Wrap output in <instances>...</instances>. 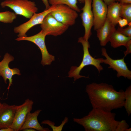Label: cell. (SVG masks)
<instances>
[{"mask_svg": "<svg viewBox=\"0 0 131 131\" xmlns=\"http://www.w3.org/2000/svg\"><path fill=\"white\" fill-rule=\"evenodd\" d=\"M128 23L127 20L124 18H121L118 21V24L120 27L123 28L128 25Z\"/></svg>", "mask_w": 131, "mask_h": 131, "instance_id": "obj_27", "label": "cell"}, {"mask_svg": "<svg viewBox=\"0 0 131 131\" xmlns=\"http://www.w3.org/2000/svg\"><path fill=\"white\" fill-rule=\"evenodd\" d=\"M121 3L119 2H113L107 6L106 18L116 26L121 18L120 15Z\"/></svg>", "mask_w": 131, "mask_h": 131, "instance_id": "obj_17", "label": "cell"}, {"mask_svg": "<svg viewBox=\"0 0 131 131\" xmlns=\"http://www.w3.org/2000/svg\"><path fill=\"white\" fill-rule=\"evenodd\" d=\"M22 131H36L35 130L32 128H27L23 130Z\"/></svg>", "mask_w": 131, "mask_h": 131, "instance_id": "obj_32", "label": "cell"}, {"mask_svg": "<svg viewBox=\"0 0 131 131\" xmlns=\"http://www.w3.org/2000/svg\"><path fill=\"white\" fill-rule=\"evenodd\" d=\"M124 101L123 107L126 111L128 116L131 113V86H129L124 91Z\"/></svg>", "mask_w": 131, "mask_h": 131, "instance_id": "obj_21", "label": "cell"}, {"mask_svg": "<svg viewBox=\"0 0 131 131\" xmlns=\"http://www.w3.org/2000/svg\"><path fill=\"white\" fill-rule=\"evenodd\" d=\"M17 17V15L14 12L7 11L0 12V22L6 23H12Z\"/></svg>", "mask_w": 131, "mask_h": 131, "instance_id": "obj_22", "label": "cell"}, {"mask_svg": "<svg viewBox=\"0 0 131 131\" xmlns=\"http://www.w3.org/2000/svg\"><path fill=\"white\" fill-rule=\"evenodd\" d=\"M45 7V9H48L50 6L48 0H41Z\"/></svg>", "mask_w": 131, "mask_h": 131, "instance_id": "obj_29", "label": "cell"}, {"mask_svg": "<svg viewBox=\"0 0 131 131\" xmlns=\"http://www.w3.org/2000/svg\"><path fill=\"white\" fill-rule=\"evenodd\" d=\"M78 1L82 3H84L85 0H77Z\"/></svg>", "mask_w": 131, "mask_h": 131, "instance_id": "obj_33", "label": "cell"}, {"mask_svg": "<svg viewBox=\"0 0 131 131\" xmlns=\"http://www.w3.org/2000/svg\"><path fill=\"white\" fill-rule=\"evenodd\" d=\"M68 121V118L66 117L60 125L58 126H55V124L54 122L49 120H44L41 122V123L48 125L52 129L53 131H61L64 125Z\"/></svg>", "mask_w": 131, "mask_h": 131, "instance_id": "obj_23", "label": "cell"}, {"mask_svg": "<svg viewBox=\"0 0 131 131\" xmlns=\"http://www.w3.org/2000/svg\"><path fill=\"white\" fill-rule=\"evenodd\" d=\"M115 26L106 18L102 26L96 30L101 46H105L109 41L111 36L116 30Z\"/></svg>", "mask_w": 131, "mask_h": 131, "instance_id": "obj_15", "label": "cell"}, {"mask_svg": "<svg viewBox=\"0 0 131 131\" xmlns=\"http://www.w3.org/2000/svg\"><path fill=\"white\" fill-rule=\"evenodd\" d=\"M131 131V128H129V125L125 120L119 121L115 131Z\"/></svg>", "mask_w": 131, "mask_h": 131, "instance_id": "obj_24", "label": "cell"}, {"mask_svg": "<svg viewBox=\"0 0 131 131\" xmlns=\"http://www.w3.org/2000/svg\"><path fill=\"white\" fill-rule=\"evenodd\" d=\"M92 3L94 28L96 31L102 26L106 19L107 5L102 0H92Z\"/></svg>", "mask_w": 131, "mask_h": 131, "instance_id": "obj_13", "label": "cell"}, {"mask_svg": "<svg viewBox=\"0 0 131 131\" xmlns=\"http://www.w3.org/2000/svg\"><path fill=\"white\" fill-rule=\"evenodd\" d=\"M14 57L10 54L6 53L4 56L2 60L0 62V76L3 78L4 82L7 83V80H9V83L7 89L9 90L10 87L12 84L13 76L15 74L21 75L20 71L18 68H11L9 64V63L13 61Z\"/></svg>", "mask_w": 131, "mask_h": 131, "instance_id": "obj_12", "label": "cell"}, {"mask_svg": "<svg viewBox=\"0 0 131 131\" xmlns=\"http://www.w3.org/2000/svg\"><path fill=\"white\" fill-rule=\"evenodd\" d=\"M92 0H85L84 6L80 16L82 24L85 30V33L83 38L88 41L91 35V29L94 25V18L92 10Z\"/></svg>", "mask_w": 131, "mask_h": 131, "instance_id": "obj_10", "label": "cell"}, {"mask_svg": "<svg viewBox=\"0 0 131 131\" xmlns=\"http://www.w3.org/2000/svg\"><path fill=\"white\" fill-rule=\"evenodd\" d=\"M2 8H9L16 15L30 19L38 9L34 1L29 0H5L0 4Z\"/></svg>", "mask_w": 131, "mask_h": 131, "instance_id": "obj_4", "label": "cell"}, {"mask_svg": "<svg viewBox=\"0 0 131 131\" xmlns=\"http://www.w3.org/2000/svg\"><path fill=\"white\" fill-rule=\"evenodd\" d=\"M1 104H2V103H0V106H1Z\"/></svg>", "mask_w": 131, "mask_h": 131, "instance_id": "obj_34", "label": "cell"}, {"mask_svg": "<svg viewBox=\"0 0 131 131\" xmlns=\"http://www.w3.org/2000/svg\"><path fill=\"white\" fill-rule=\"evenodd\" d=\"M119 2L121 3L131 4V0H120Z\"/></svg>", "mask_w": 131, "mask_h": 131, "instance_id": "obj_30", "label": "cell"}, {"mask_svg": "<svg viewBox=\"0 0 131 131\" xmlns=\"http://www.w3.org/2000/svg\"><path fill=\"white\" fill-rule=\"evenodd\" d=\"M120 3V17L127 20L128 23L131 22V4Z\"/></svg>", "mask_w": 131, "mask_h": 131, "instance_id": "obj_20", "label": "cell"}, {"mask_svg": "<svg viewBox=\"0 0 131 131\" xmlns=\"http://www.w3.org/2000/svg\"><path fill=\"white\" fill-rule=\"evenodd\" d=\"M131 40V37L126 36L116 30L111 36L109 41L112 47L115 48L121 46H125Z\"/></svg>", "mask_w": 131, "mask_h": 131, "instance_id": "obj_18", "label": "cell"}, {"mask_svg": "<svg viewBox=\"0 0 131 131\" xmlns=\"http://www.w3.org/2000/svg\"><path fill=\"white\" fill-rule=\"evenodd\" d=\"M50 14L58 21L68 26L74 25L78 16L77 12L66 5H56Z\"/></svg>", "mask_w": 131, "mask_h": 131, "instance_id": "obj_8", "label": "cell"}, {"mask_svg": "<svg viewBox=\"0 0 131 131\" xmlns=\"http://www.w3.org/2000/svg\"><path fill=\"white\" fill-rule=\"evenodd\" d=\"M41 111L38 109L33 113L29 112L27 114L25 121L19 131L27 128L34 129L36 131H49L48 128H43L39 123L37 119L38 116Z\"/></svg>", "mask_w": 131, "mask_h": 131, "instance_id": "obj_16", "label": "cell"}, {"mask_svg": "<svg viewBox=\"0 0 131 131\" xmlns=\"http://www.w3.org/2000/svg\"><path fill=\"white\" fill-rule=\"evenodd\" d=\"M56 7V5L50 6L48 9L42 12L35 13L28 21L15 27L14 32L18 34V37L27 36L26 34L30 29L36 25L40 24L45 16L55 10Z\"/></svg>", "mask_w": 131, "mask_h": 131, "instance_id": "obj_9", "label": "cell"}, {"mask_svg": "<svg viewBox=\"0 0 131 131\" xmlns=\"http://www.w3.org/2000/svg\"><path fill=\"white\" fill-rule=\"evenodd\" d=\"M85 91L93 108L111 111L123 107L124 91H116L111 85L94 82L86 85Z\"/></svg>", "mask_w": 131, "mask_h": 131, "instance_id": "obj_1", "label": "cell"}, {"mask_svg": "<svg viewBox=\"0 0 131 131\" xmlns=\"http://www.w3.org/2000/svg\"><path fill=\"white\" fill-rule=\"evenodd\" d=\"M78 42L81 43L83 47V54L82 59L78 66L71 67L68 76L69 78H73L74 81L82 78H89L80 74L81 71L86 66L91 65L94 66L98 70L99 74L103 70L101 65L102 63L101 58H95L90 55L89 50L90 45L88 41L85 40L82 37H81L79 38Z\"/></svg>", "mask_w": 131, "mask_h": 131, "instance_id": "obj_3", "label": "cell"}, {"mask_svg": "<svg viewBox=\"0 0 131 131\" xmlns=\"http://www.w3.org/2000/svg\"><path fill=\"white\" fill-rule=\"evenodd\" d=\"M101 52L102 55L106 57L105 59L101 58L102 63L108 65V68H112L116 71L117 77L123 76L128 79H131V71L124 61V57L120 59H113L108 55L106 49L104 48H102Z\"/></svg>", "mask_w": 131, "mask_h": 131, "instance_id": "obj_6", "label": "cell"}, {"mask_svg": "<svg viewBox=\"0 0 131 131\" xmlns=\"http://www.w3.org/2000/svg\"><path fill=\"white\" fill-rule=\"evenodd\" d=\"M33 103L32 100L28 98L22 104L16 105L14 119L10 127L14 131H19L25 121L27 114L32 110Z\"/></svg>", "mask_w": 131, "mask_h": 131, "instance_id": "obj_11", "label": "cell"}, {"mask_svg": "<svg viewBox=\"0 0 131 131\" xmlns=\"http://www.w3.org/2000/svg\"><path fill=\"white\" fill-rule=\"evenodd\" d=\"M111 111L93 108L88 115L73 121L83 126L85 131H115L119 121Z\"/></svg>", "mask_w": 131, "mask_h": 131, "instance_id": "obj_2", "label": "cell"}, {"mask_svg": "<svg viewBox=\"0 0 131 131\" xmlns=\"http://www.w3.org/2000/svg\"><path fill=\"white\" fill-rule=\"evenodd\" d=\"M49 3L51 6L58 5H66L77 12H80V9L77 5V0H48Z\"/></svg>", "mask_w": 131, "mask_h": 131, "instance_id": "obj_19", "label": "cell"}, {"mask_svg": "<svg viewBox=\"0 0 131 131\" xmlns=\"http://www.w3.org/2000/svg\"><path fill=\"white\" fill-rule=\"evenodd\" d=\"M0 131H14L13 130L10 128L0 129Z\"/></svg>", "mask_w": 131, "mask_h": 131, "instance_id": "obj_31", "label": "cell"}, {"mask_svg": "<svg viewBox=\"0 0 131 131\" xmlns=\"http://www.w3.org/2000/svg\"><path fill=\"white\" fill-rule=\"evenodd\" d=\"M126 48V50L124 52V57L131 53V40L129 41L125 46Z\"/></svg>", "mask_w": 131, "mask_h": 131, "instance_id": "obj_26", "label": "cell"}, {"mask_svg": "<svg viewBox=\"0 0 131 131\" xmlns=\"http://www.w3.org/2000/svg\"><path fill=\"white\" fill-rule=\"evenodd\" d=\"M40 25L41 31L46 36L51 35L57 36L61 35L69 27L58 21L50 13L45 16Z\"/></svg>", "mask_w": 131, "mask_h": 131, "instance_id": "obj_7", "label": "cell"}, {"mask_svg": "<svg viewBox=\"0 0 131 131\" xmlns=\"http://www.w3.org/2000/svg\"><path fill=\"white\" fill-rule=\"evenodd\" d=\"M46 36L41 30L38 33L33 35L18 37L16 39L18 41H26L33 43L39 48L41 52L42 59L41 62L42 66L50 65L55 60L54 56L50 54L47 50L45 42Z\"/></svg>", "mask_w": 131, "mask_h": 131, "instance_id": "obj_5", "label": "cell"}, {"mask_svg": "<svg viewBox=\"0 0 131 131\" xmlns=\"http://www.w3.org/2000/svg\"><path fill=\"white\" fill-rule=\"evenodd\" d=\"M107 5H108L110 4L116 2H119L120 0H102Z\"/></svg>", "mask_w": 131, "mask_h": 131, "instance_id": "obj_28", "label": "cell"}, {"mask_svg": "<svg viewBox=\"0 0 131 131\" xmlns=\"http://www.w3.org/2000/svg\"><path fill=\"white\" fill-rule=\"evenodd\" d=\"M116 30L119 33L126 36L131 37V26H128L125 28L118 27Z\"/></svg>", "mask_w": 131, "mask_h": 131, "instance_id": "obj_25", "label": "cell"}, {"mask_svg": "<svg viewBox=\"0 0 131 131\" xmlns=\"http://www.w3.org/2000/svg\"><path fill=\"white\" fill-rule=\"evenodd\" d=\"M16 106L2 103L0 106V129L10 128L14 119Z\"/></svg>", "mask_w": 131, "mask_h": 131, "instance_id": "obj_14", "label": "cell"}]
</instances>
